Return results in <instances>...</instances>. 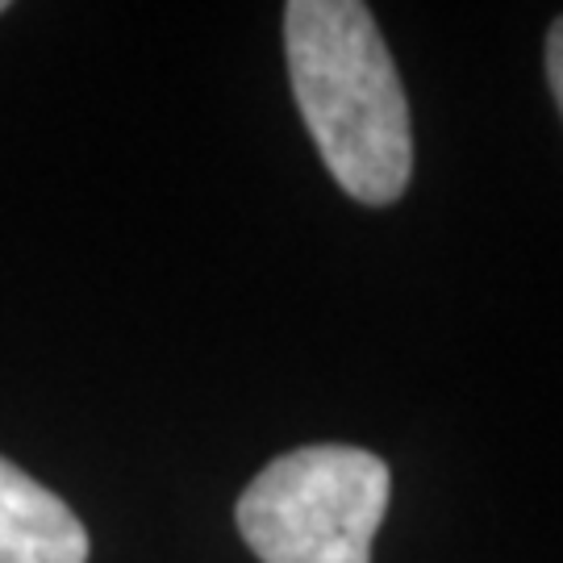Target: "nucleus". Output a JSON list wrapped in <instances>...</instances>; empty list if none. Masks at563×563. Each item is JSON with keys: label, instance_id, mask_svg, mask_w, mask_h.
<instances>
[{"label": "nucleus", "instance_id": "39448f33", "mask_svg": "<svg viewBox=\"0 0 563 563\" xmlns=\"http://www.w3.org/2000/svg\"><path fill=\"white\" fill-rule=\"evenodd\" d=\"M0 13H4V0H0Z\"/></svg>", "mask_w": 563, "mask_h": 563}, {"label": "nucleus", "instance_id": "f257e3e1", "mask_svg": "<svg viewBox=\"0 0 563 563\" xmlns=\"http://www.w3.org/2000/svg\"><path fill=\"white\" fill-rule=\"evenodd\" d=\"M292 97L346 197L393 205L413 180V125L401 71L360 0H292L284 9Z\"/></svg>", "mask_w": 563, "mask_h": 563}, {"label": "nucleus", "instance_id": "f03ea898", "mask_svg": "<svg viewBox=\"0 0 563 563\" xmlns=\"http://www.w3.org/2000/svg\"><path fill=\"white\" fill-rule=\"evenodd\" d=\"M393 472L363 446L318 443L272 460L242 488L234 522L260 563H372Z\"/></svg>", "mask_w": 563, "mask_h": 563}, {"label": "nucleus", "instance_id": "20e7f679", "mask_svg": "<svg viewBox=\"0 0 563 563\" xmlns=\"http://www.w3.org/2000/svg\"><path fill=\"white\" fill-rule=\"evenodd\" d=\"M547 84H551V97L563 118V18H555L547 30Z\"/></svg>", "mask_w": 563, "mask_h": 563}, {"label": "nucleus", "instance_id": "7ed1b4c3", "mask_svg": "<svg viewBox=\"0 0 563 563\" xmlns=\"http://www.w3.org/2000/svg\"><path fill=\"white\" fill-rule=\"evenodd\" d=\"M0 563H88L80 518L9 460H0Z\"/></svg>", "mask_w": 563, "mask_h": 563}]
</instances>
